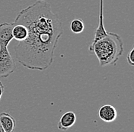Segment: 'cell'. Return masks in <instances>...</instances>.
Returning a JSON list of instances; mask_svg holds the SVG:
<instances>
[{"mask_svg": "<svg viewBox=\"0 0 134 132\" xmlns=\"http://www.w3.org/2000/svg\"><path fill=\"white\" fill-rule=\"evenodd\" d=\"M13 23L25 25L28 31L27 39L15 46L17 61L29 70L48 69L54 60L55 50L63 34L58 15L52 11L46 0H37L21 10Z\"/></svg>", "mask_w": 134, "mask_h": 132, "instance_id": "1", "label": "cell"}, {"mask_svg": "<svg viewBox=\"0 0 134 132\" xmlns=\"http://www.w3.org/2000/svg\"><path fill=\"white\" fill-rule=\"evenodd\" d=\"M88 50L94 52L100 66L116 65L124 53V42L120 35L113 32L108 34L93 45H89Z\"/></svg>", "mask_w": 134, "mask_h": 132, "instance_id": "2", "label": "cell"}, {"mask_svg": "<svg viewBox=\"0 0 134 132\" xmlns=\"http://www.w3.org/2000/svg\"><path fill=\"white\" fill-rule=\"evenodd\" d=\"M16 70L15 63L8 47H0V78H6Z\"/></svg>", "mask_w": 134, "mask_h": 132, "instance_id": "3", "label": "cell"}, {"mask_svg": "<svg viewBox=\"0 0 134 132\" xmlns=\"http://www.w3.org/2000/svg\"><path fill=\"white\" fill-rule=\"evenodd\" d=\"M13 22H3L0 24V47H8L13 39Z\"/></svg>", "mask_w": 134, "mask_h": 132, "instance_id": "4", "label": "cell"}, {"mask_svg": "<svg viewBox=\"0 0 134 132\" xmlns=\"http://www.w3.org/2000/svg\"><path fill=\"white\" fill-rule=\"evenodd\" d=\"M108 34L104 25V0H99V13H98V25L94 31V40L90 45L104 38Z\"/></svg>", "mask_w": 134, "mask_h": 132, "instance_id": "5", "label": "cell"}, {"mask_svg": "<svg viewBox=\"0 0 134 132\" xmlns=\"http://www.w3.org/2000/svg\"><path fill=\"white\" fill-rule=\"evenodd\" d=\"M98 116L103 122L110 123L117 118V110L111 105H104L100 108L98 111Z\"/></svg>", "mask_w": 134, "mask_h": 132, "instance_id": "6", "label": "cell"}, {"mask_svg": "<svg viewBox=\"0 0 134 132\" xmlns=\"http://www.w3.org/2000/svg\"><path fill=\"white\" fill-rule=\"evenodd\" d=\"M76 122V115L72 111L66 112L60 117L58 122V129L59 131H66L72 128Z\"/></svg>", "mask_w": 134, "mask_h": 132, "instance_id": "7", "label": "cell"}, {"mask_svg": "<svg viewBox=\"0 0 134 132\" xmlns=\"http://www.w3.org/2000/svg\"><path fill=\"white\" fill-rule=\"evenodd\" d=\"M0 123L5 132H14L16 128L15 119L6 112H2L0 114Z\"/></svg>", "mask_w": 134, "mask_h": 132, "instance_id": "8", "label": "cell"}, {"mask_svg": "<svg viewBox=\"0 0 134 132\" xmlns=\"http://www.w3.org/2000/svg\"><path fill=\"white\" fill-rule=\"evenodd\" d=\"M27 35H28V31L25 25L14 24L13 28H12L13 39H15L18 42L23 41L27 39Z\"/></svg>", "mask_w": 134, "mask_h": 132, "instance_id": "9", "label": "cell"}, {"mask_svg": "<svg viewBox=\"0 0 134 132\" xmlns=\"http://www.w3.org/2000/svg\"><path fill=\"white\" fill-rule=\"evenodd\" d=\"M70 29L75 34L82 33L85 29V24L83 21L80 18H75L71 22Z\"/></svg>", "mask_w": 134, "mask_h": 132, "instance_id": "10", "label": "cell"}, {"mask_svg": "<svg viewBox=\"0 0 134 132\" xmlns=\"http://www.w3.org/2000/svg\"><path fill=\"white\" fill-rule=\"evenodd\" d=\"M133 52L134 48H132L131 50L129 52V54L126 56V59H127V62L130 66H134V59H133Z\"/></svg>", "mask_w": 134, "mask_h": 132, "instance_id": "11", "label": "cell"}, {"mask_svg": "<svg viewBox=\"0 0 134 132\" xmlns=\"http://www.w3.org/2000/svg\"><path fill=\"white\" fill-rule=\"evenodd\" d=\"M3 92H4V86H3L2 83L0 81V99H1V97L2 96Z\"/></svg>", "mask_w": 134, "mask_h": 132, "instance_id": "12", "label": "cell"}, {"mask_svg": "<svg viewBox=\"0 0 134 132\" xmlns=\"http://www.w3.org/2000/svg\"><path fill=\"white\" fill-rule=\"evenodd\" d=\"M0 132H5V131H4V129H3V128H2L1 123H0Z\"/></svg>", "mask_w": 134, "mask_h": 132, "instance_id": "13", "label": "cell"}]
</instances>
